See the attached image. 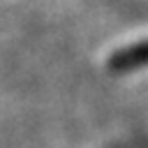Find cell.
Returning a JSON list of instances; mask_svg holds the SVG:
<instances>
[{"mask_svg":"<svg viewBox=\"0 0 148 148\" xmlns=\"http://www.w3.org/2000/svg\"><path fill=\"white\" fill-rule=\"evenodd\" d=\"M143 65H148V39L132 44V46H127V49H123L109 58L111 72H130V69H136Z\"/></svg>","mask_w":148,"mask_h":148,"instance_id":"1","label":"cell"}]
</instances>
